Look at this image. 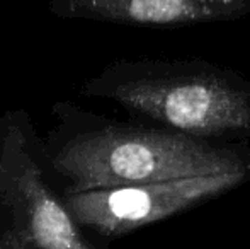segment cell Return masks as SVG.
Listing matches in <instances>:
<instances>
[{
	"mask_svg": "<svg viewBox=\"0 0 250 249\" xmlns=\"http://www.w3.org/2000/svg\"><path fill=\"white\" fill-rule=\"evenodd\" d=\"M89 92L155 126L203 140H250V79L201 58H153L111 65Z\"/></svg>",
	"mask_w": 250,
	"mask_h": 249,
	"instance_id": "6da1fadb",
	"label": "cell"
},
{
	"mask_svg": "<svg viewBox=\"0 0 250 249\" xmlns=\"http://www.w3.org/2000/svg\"><path fill=\"white\" fill-rule=\"evenodd\" d=\"M55 167L72 181L70 193L216 174L250 176V147L162 126L105 125L70 140Z\"/></svg>",
	"mask_w": 250,
	"mask_h": 249,
	"instance_id": "7a4b0ae2",
	"label": "cell"
},
{
	"mask_svg": "<svg viewBox=\"0 0 250 249\" xmlns=\"http://www.w3.org/2000/svg\"><path fill=\"white\" fill-rule=\"evenodd\" d=\"M247 181H250L249 174H216L89 189L70 193L66 210L77 224L104 236H123L203 205Z\"/></svg>",
	"mask_w": 250,
	"mask_h": 249,
	"instance_id": "3957f363",
	"label": "cell"
},
{
	"mask_svg": "<svg viewBox=\"0 0 250 249\" xmlns=\"http://www.w3.org/2000/svg\"><path fill=\"white\" fill-rule=\"evenodd\" d=\"M68 12L128 26L188 27L242 19L250 0H68Z\"/></svg>",
	"mask_w": 250,
	"mask_h": 249,
	"instance_id": "277c9868",
	"label": "cell"
},
{
	"mask_svg": "<svg viewBox=\"0 0 250 249\" xmlns=\"http://www.w3.org/2000/svg\"><path fill=\"white\" fill-rule=\"evenodd\" d=\"M17 188L26 203L29 239L38 249H94L82 239L72 213L48 191L33 164L22 167Z\"/></svg>",
	"mask_w": 250,
	"mask_h": 249,
	"instance_id": "5b68a950",
	"label": "cell"
}]
</instances>
